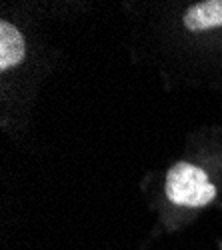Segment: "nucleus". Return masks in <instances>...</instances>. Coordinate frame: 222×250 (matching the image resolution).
<instances>
[{"label": "nucleus", "mask_w": 222, "mask_h": 250, "mask_svg": "<svg viewBox=\"0 0 222 250\" xmlns=\"http://www.w3.org/2000/svg\"><path fill=\"white\" fill-rule=\"evenodd\" d=\"M26 56L24 36L16 26L2 20L0 22V70H8L18 66Z\"/></svg>", "instance_id": "2"}, {"label": "nucleus", "mask_w": 222, "mask_h": 250, "mask_svg": "<svg viewBox=\"0 0 222 250\" xmlns=\"http://www.w3.org/2000/svg\"><path fill=\"white\" fill-rule=\"evenodd\" d=\"M184 26L190 32L222 26V0H206V2L190 6L184 14Z\"/></svg>", "instance_id": "3"}, {"label": "nucleus", "mask_w": 222, "mask_h": 250, "mask_svg": "<svg viewBox=\"0 0 222 250\" xmlns=\"http://www.w3.org/2000/svg\"><path fill=\"white\" fill-rule=\"evenodd\" d=\"M166 196L172 204L200 208L216 198V186L208 174L188 162H176L166 174Z\"/></svg>", "instance_id": "1"}]
</instances>
